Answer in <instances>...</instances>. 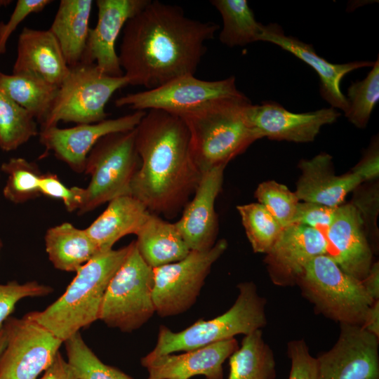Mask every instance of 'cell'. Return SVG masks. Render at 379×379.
<instances>
[{"instance_id": "8992f818", "label": "cell", "mask_w": 379, "mask_h": 379, "mask_svg": "<svg viewBox=\"0 0 379 379\" xmlns=\"http://www.w3.org/2000/svg\"><path fill=\"white\" fill-rule=\"evenodd\" d=\"M296 285L317 312L340 324L361 326L366 312L375 301L361 281L343 272L327 255L314 258Z\"/></svg>"}, {"instance_id": "2e32d148", "label": "cell", "mask_w": 379, "mask_h": 379, "mask_svg": "<svg viewBox=\"0 0 379 379\" xmlns=\"http://www.w3.org/2000/svg\"><path fill=\"white\" fill-rule=\"evenodd\" d=\"M327 244L318 230L306 225L291 224L266 253L264 262L272 283L293 286L306 265L315 257L326 255Z\"/></svg>"}, {"instance_id": "6da1fadb", "label": "cell", "mask_w": 379, "mask_h": 379, "mask_svg": "<svg viewBox=\"0 0 379 379\" xmlns=\"http://www.w3.org/2000/svg\"><path fill=\"white\" fill-rule=\"evenodd\" d=\"M220 26L185 15L182 8L150 1L124 25L118 53L128 85L157 88L194 74L206 42Z\"/></svg>"}, {"instance_id": "52a82bcc", "label": "cell", "mask_w": 379, "mask_h": 379, "mask_svg": "<svg viewBox=\"0 0 379 379\" xmlns=\"http://www.w3.org/2000/svg\"><path fill=\"white\" fill-rule=\"evenodd\" d=\"M135 128L101 138L89 152L84 173L91 175L83 189L78 213L84 214L120 196L131 195V184L140 159L135 146Z\"/></svg>"}, {"instance_id": "d6986e66", "label": "cell", "mask_w": 379, "mask_h": 379, "mask_svg": "<svg viewBox=\"0 0 379 379\" xmlns=\"http://www.w3.org/2000/svg\"><path fill=\"white\" fill-rule=\"evenodd\" d=\"M226 165H220L202 173L194 193L175 223L190 251H205L215 244L218 230L215 201L220 193Z\"/></svg>"}, {"instance_id": "60d3db41", "label": "cell", "mask_w": 379, "mask_h": 379, "mask_svg": "<svg viewBox=\"0 0 379 379\" xmlns=\"http://www.w3.org/2000/svg\"><path fill=\"white\" fill-rule=\"evenodd\" d=\"M378 187L375 185L366 190H359L352 204L359 211L362 219L366 234L372 239H378L377 216L378 213Z\"/></svg>"}, {"instance_id": "4dcf8cb0", "label": "cell", "mask_w": 379, "mask_h": 379, "mask_svg": "<svg viewBox=\"0 0 379 379\" xmlns=\"http://www.w3.org/2000/svg\"><path fill=\"white\" fill-rule=\"evenodd\" d=\"M39 133L34 117L0 91V148L15 150Z\"/></svg>"}, {"instance_id": "277c9868", "label": "cell", "mask_w": 379, "mask_h": 379, "mask_svg": "<svg viewBox=\"0 0 379 379\" xmlns=\"http://www.w3.org/2000/svg\"><path fill=\"white\" fill-rule=\"evenodd\" d=\"M129 249L130 244L100 253L76 272L64 293L55 302L42 311L27 314L64 343L98 319L108 285Z\"/></svg>"}, {"instance_id": "d590c367", "label": "cell", "mask_w": 379, "mask_h": 379, "mask_svg": "<svg viewBox=\"0 0 379 379\" xmlns=\"http://www.w3.org/2000/svg\"><path fill=\"white\" fill-rule=\"evenodd\" d=\"M255 197L283 227L291 225L300 202L295 192L285 185L268 180L258 185Z\"/></svg>"}, {"instance_id": "7c38bea8", "label": "cell", "mask_w": 379, "mask_h": 379, "mask_svg": "<svg viewBox=\"0 0 379 379\" xmlns=\"http://www.w3.org/2000/svg\"><path fill=\"white\" fill-rule=\"evenodd\" d=\"M4 326L8 338L0 357V379H38L63 342L27 314L8 317Z\"/></svg>"}, {"instance_id": "681fc988", "label": "cell", "mask_w": 379, "mask_h": 379, "mask_svg": "<svg viewBox=\"0 0 379 379\" xmlns=\"http://www.w3.org/2000/svg\"><path fill=\"white\" fill-rule=\"evenodd\" d=\"M2 246H3V244H2V241H1V240L0 239V251H1V248H2Z\"/></svg>"}, {"instance_id": "836d02e7", "label": "cell", "mask_w": 379, "mask_h": 379, "mask_svg": "<svg viewBox=\"0 0 379 379\" xmlns=\"http://www.w3.org/2000/svg\"><path fill=\"white\" fill-rule=\"evenodd\" d=\"M67 361L79 379H133L103 363L88 347L80 332L64 341Z\"/></svg>"}, {"instance_id": "ee69618b", "label": "cell", "mask_w": 379, "mask_h": 379, "mask_svg": "<svg viewBox=\"0 0 379 379\" xmlns=\"http://www.w3.org/2000/svg\"><path fill=\"white\" fill-rule=\"evenodd\" d=\"M39 379H79L73 368L60 352Z\"/></svg>"}, {"instance_id": "74e56055", "label": "cell", "mask_w": 379, "mask_h": 379, "mask_svg": "<svg viewBox=\"0 0 379 379\" xmlns=\"http://www.w3.org/2000/svg\"><path fill=\"white\" fill-rule=\"evenodd\" d=\"M287 355L291 362L288 379H319L317 358L311 355L304 339L289 341Z\"/></svg>"}, {"instance_id": "ab89813d", "label": "cell", "mask_w": 379, "mask_h": 379, "mask_svg": "<svg viewBox=\"0 0 379 379\" xmlns=\"http://www.w3.org/2000/svg\"><path fill=\"white\" fill-rule=\"evenodd\" d=\"M338 207L300 201L298 204L291 224L303 225L315 229L321 232L325 238L326 234L334 220Z\"/></svg>"}, {"instance_id": "83f0119b", "label": "cell", "mask_w": 379, "mask_h": 379, "mask_svg": "<svg viewBox=\"0 0 379 379\" xmlns=\"http://www.w3.org/2000/svg\"><path fill=\"white\" fill-rule=\"evenodd\" d=\"M58 88L32 74L0 72V91L27 110L40 125L49 113Z\"/></svg>"}, {"instance_id": "44dd1931", "label": "cell", "mask_w": 379, "mask_h": 379, "mask_svg": "<svg viewBox=\"0 0 379 379\" xmlns=\"http://www.w3.org/2000/svg\"><path fill=\"white\" fill-rule=\"evenodd\" d=\"M260 41L274 44L290 52L309 66L319 75L320 94L331 107L343 110L347 109L346 96L340 90V82L348 73L362 67H371L373 62L354 61L344 64H333L320 57L311 44L298 39L286 36L280 25H263Z\"/></svg>"}, {"instance_id": "cb8c5ba5", "label": "cell", "mask_w": 379, "mask_h": 379, "mask_svg": "<svg viewBox=\"0 0 379 379\" xmlns=\"http://www.w3.org/2000/svg\"><path fill=\"white\" fill-rule=\"evenodd\" d=\"M150 212L131 195L120 196L109 201L105 210L85 229L101 252L112 249L126 235L138 232Z\"/></svg>"}, {"instance_id": "8fae6325", "label": "cell", "mask_w": 379, "mask_h": 379, "mask_svg": "<svg viewBox=\"0 0 379 379\" xmlns=\"http://www.w3.org/2000/svg\"><path fill=\"white\" fill-rule=\"evenodd\" d=\"M244 95L237 88L234 77L206 81L189 74L155 88L121 96L114 104L117 107L127 106L135 111L160 109L181 116L218 99Z\"/></svg>"}, {"instance_id": "30bf717a", "label": "cell", "mask_w": 379, "mask_h": 379, "mask_svg": "<svg viewBox=\"0 0 379 379\" xmlns=\"http://www.w3.org/2000/svg\"><path fill=\"white\" fill-rule=\"evenodd\" d=\"M222 239L205 251H190L183 259L153 268L152 298L157 312L166 317L180 314L196 302L212 265L224 253Z\"/></svg>"}, {"instance_id": "bcb514c9", "label": "cell", "mask_w": 379, "mask_h": 379, "mask_svg": "<svg viewBox=\"0 0 379 379\" xmlns=\"http://www.w3.org/2000/svg\"><path fill=\"white\" fill-rule=\"evenodd\" d=\"M361 326L379 338V300H375L368 308Z\"/></svg>"}, {"instance_id": "e0dca14e", "label": "cell", "mask_w": 379, "mask_h": 379, "mask_svg": "<svg viewBox=\"0 0 379 379\" xmlns=\"http://www.w3.org/2000/svg\"><path fill=\"white\" fill-rule=\"evenodd\" d=\"M149 0H97L98 20L90 29L81 62L94 63L109 77L124 76L115 50L117 39L126 22L140 12Z\"/></svg>"}, {"instance_id": "5bb4252c", "label": "cell", "mask_w": 379, "mask_h": 379, "mask_svg": "<svg viewBox=\"0 0 379 379\" xmlns=\"http://www.w3.org/2000/svg\"><path fill=\"white\" fill-rule=\"evenodd\" d=\"M145 112L135 111L116 119L77 124L71 128H60L57 126L41 129L39 142L45 147L46 153L52 152L74 172L84 173L87 157L101 138L134 129Z\"/></svg>"}, {"instance_id": "b9f144b4", "label": "cell", "mask_w": 379, "mask_h": 379, "mask_svg": "<svg viewBox=\"0 0 379 379\" xmlns=\"http://www.w3.org/2000/svg\"><path fill=\"white\" fill-rule=\"evenodd\" d=\"M51 0H18L15 7L5 23L0 22V55L5 53L6 44L11 34L29 15L42 11Z\"/></svg>"}, {"instance_id": "e575fe53", "label": "cell", "mask_w": 379, "mask_h": 379, "mask_svg": "<svg viewBox=\"0 0 379 379\" xmlns=\"http://www.w3.org/2000/svg\"><path fill=\"white\" fill-rule=\"evenodd\" d=\"M348 121L359 128H366L379 100V60L373 62L365 79L352 82L347 93Z\"/></svg>"}, {"instance_id": "f35d334b", "label": "cell", "mask_w": 379, "mask_h": 379, "mask_svg": "<svg viewBox=\"0 0 379 379\" xmlns=\"http://www.w3.org/2000/svg\"><path fill=\"white\" fill-rule=\"evenodd\" d=\"M83 187H67L57 175L42 173L39 180L41 194L62 201L66 209L72 212L79 209L83 198Z\"/></svg>"}, {"instance_id": "603a6c76", "label": "cell", "mask_w": 379, "mask_h": 379, "mask_svg": "<svg viewBox=\"0 0 379 379\" xmlns=\"http://www.w3.org/2000/svg\"><path fill=\"white\" fill-rule=\"evenodd\" d=\"M69 72L61 48L49 29L23 27L18 36L13 74H28L59 87Z\"/></svg>"}, {"instance_id": "7402d4cb", "label": "cell", "mask_w": 379, "mask_h": 379, "mask_svg": "<svg viewBox=\"0 0 379 379\" xmlns=\"http://www.w3.org/2000/svg\"><path fill=\"white\" fill-rule=\"evenodd\" d=\"M332 159L330 154L320 153L312 159L300 161L298 167L301 175L295 192L300 201L338 207L343 204L348 193L363 182L352 171L336 175Z\"/></svg>"}, {"instance_id": "f546056e", "label": "cell", "mask_w": 379, "mask_h": 379, "mask_svg": "<svg viewBox=\"0 0 379 379\" xmlns=\"http://www.w3.org/2000/svg\"><path fill=\"white\" fill-rule=\"evenodd\" d=\"M211 3L222 19L219 34L222 44L232 48L260 41L263 25L255 20L246 0H213Z\"/></svg>"}, {"instance_id": "ba28073f", "label": "cell", "mask_w": 379, "mask_h": 379, "mask_svg": "<svg viewBox=\"0 0 379 379\" xmlns=\"http://www.w3.org/2000/svg\"><path fill=\"white\" fill-rule=\"evenodd\" d=\"M153 284V268L142 258L133 241L108 285L98 320L122 332L138 329L155 313Z\"/></svg>"}, {"instance_id": "3957f363", "label": "cell", "mask_w": 379, "mask_h": 379, "mask_svg": "<svg viewBox=\"0 0 379 379\" xmlns=\"http://www.w3.org/2000/svg\"><path fill=\"white\" fill-rule=\"evenodd\" d=\"M246 96L224 98L181 116L190 132V152L202 173L226 165L258 138L247 116Z\"/></svg>"}, {"instance_id": "d6a6232c", "label": "cell", "mask_w": 379, "mask_h": 379, "mask_svg": "<svg viewBox=\"0 0 379 379\" xmlns=\"http://www.w3.org/2000/svg\"><path fill=\"white\" fill-rule=\"evenodd\" d=\"M7 175L4 197L14 204H21L41 195L39 180L42 175L38 166L23 158H11L1 164Z\"/></svg>"}, {"instance_id": "8d00e7d4", "label": "cell", "mask_w": 379, "mask_h": 379, "mask_svg": "<svg viewBox=\"0 0 379 379\" xmlns=\"http://www.w3.org/2000/svg\"><path fill=\"white\" fill-rule=\"evenodd\" d=\"M53 288L36 281L19 284L16 281L0 284V328L13 312L16 303L28 297H43L53 292Z\"/></svg>"}, {"instance_id": "5b68a950", "label": "cell", "mask_w": 379, "mask_h": 379, "mask_svg": "<svg viewBox=\"0 0 379 379\" xmlns=\"http://www.w3.org/2000/svg\"><path fill=\"white\" fill-rule=\"evenodd\" d=\"M237 288L239 294L233 305L215 318L200 319L178 332L161 326L156 345L146 357L194 350L239 334L246 335L265 326L267 301L259 294L255 284L246 281L238 284Z\"/></svg>"}, {"instance_id": "7a4b0ae2", "label": "cell", "mask_w": 379, "mask_h": 379, "mask_svg": "<svg viewBox=\"0 0 379 379\" xmlns=\"http://www.w3.org/2000/svg\"><path fill=\"white\" fill-rule=\"evenodd\" d=\"M135 132L140 164L131 195L150 213L173 218L194 194L202 175L191 156L187 126L178 115L149 109Z\"/></svg>"}, {"instance_id": "ffe728a7", "label": "cell", "mask_w": 379, "mask_h": 379, "mask_svg": "<svg viewBox=\"0 0 379 379\" xmlns=\"http://www.w3.org/2000/svg\"><path fill=\"white\" fill-rule=\"evenodd\" d=\"M238 348L232 338L182 354L145 356L140 362L149 373L148 379H190L196 375L223 379L222 364Z\"/></svg>"}, {"instance_id": "4316f807", "label": "cell", "mask_w": 379, "mask_h": 379, "mask_svg": "<svg viewBox=\"0 0 379 379\" xmlns=\"http://www.w3.org/2000/svg\"><path fill=\"white\" fill-rule=\"evenodd\" d=\"M46 251L55 268L77 272L81 267L101 253L85 229L63 222L47 230Z\"/></svg>"}, {"instance_id": "9a60e30c", "label": "cell", "mask_w": 379, "mask_h": 379, "mask_svg": "<svg viewBox=\"0 0 379 379\" xmlns=\"http://www.w3.org/2000/svg\"><path fill=\"white\" fill-rule=\"evenodd\" d=\"M340 114L331 107L294 113L272 101L260 105L251 103L247 109L248 121L258 139L267 138L301 143L313 141L322 126L334 123Z\"/></svg>"}, {"instance_id": "d4e9b609", "label": "cell", "mask_w": 379, "mask_h": 379, "mask_svg": "<svg viewBox=\"0 0 379 379\" xmlns=\"http://www.w3.org/2000/svg\"><path fill=\"white\" fill-rule=\"evenodd\" d=\"M93 1L61 0L48 29L54 35L69 67L81 62L90 31Z\"/></svg>"}, {"instance_id": "7bdbcfd3", "label": "cell", "mask_w": 379, "mask_h": 379, "mask_svg": "<svg viewBox=\"0 0 379 379\" xmlns=\"http://www.w3.org/2000/svg\"><path fill=\"white\" fill-rule=\"evenodd\" d=\"M363 182L375 180L379 175L378 139L374 138L362 159L352 168Z\"/></svg>"}, {"instance_id": "4fadbf2b", "label": "cell", "mask_w": 379, "mask_h": 379, "mask_svg": "<svg viewBox=\"0 0 379 379\" xmlns=\"http://www.w3.org/2000/svg\"><path fill=\"white\" fill-rule=\"evenodd\" d=\"M317 360L319 379H379L378 338L359 325L340 324L336 343Z\"/></svg>"}, {"instance_id": "484cf974", "label": "cell", "mask_w": 379, "mask_h": 379, "mask_svg": "<svg viewBox=\"0 0 379 379\" xmlns=\"http://www.w3.org/2000/svg\"><path fill=\"white\" fill-rule=\"evenodd\" d=\"M135 235L138 251L152 268L179 261L190 252L175 223L152 213Z\"/></svg>"}, {"instance_id": "9c48e42d", "label": "cell", "mask_w": 379, "mask_h": 379, "mask_svg": "<svg viewBox=\"0 0 379 379\" xmlns=\"http://www.w3.org/2000/svg\"><path fill=\"white\" fill-rule=\"evenodd\" d=\"M127 85L124 75L107 76L94 63L80 62L69 67L41 129L57 126L60 121L84 124L105 120L107 102L117 90Z\"/></svg>"}, {"instance_id": "7dc6e473", "label": "cell", "mask_w": 379, "mask_h": 379, "mask_svg": "<svg viewBox=\"0 0 379 379\" xmlns=\"http://www.w3.org/2000/svg\"><path fill=\"white\" fill-rule=\"evenodd\" d=\"M7 338V331L5 326L3 325L0 328V357L6 347Z\"/></svg>"}, {"instance_id": "f6af8a7d", "label": "cell", "mask_w": 379, "mask_h": 379, "mask_svg": "<svg viewBox=\"0 0 379 379\" xmlns=\"http://www.w3.org/2000/svg\"><path fill=\"white\" fill-rule=\"evenodd\" d=\"M361 283L367 293L374 300H379V263L372 264L368 273L361 280Z\"/></svg>"}, {"instance_id": "1f68e13d", "label": "cell", "mask_w": 379, "mask_h": 379, "mask_svg": "<svg viewBox=\"0 0 379 379\" xmlns=\"http://www.w3.org/2000/svg\"><path fill=\"white\" fill-rule=\"evenodd\" d=\"M247 238L255 253H267L284 227L260 203L237 206Z\"/></svg>"}, {"instance_id": "ac0fdd59", "label": "cell", "mask_w": 379, "mask_h": 379, "mask_svg": "<svg viewBox=\"0 0 379 379\" xmlns=\"http://www.w3.org/2000/svg\"><path fill=\"white\" fill-rule=\"evenodd\" d=\"M325 239L326 255L343 272L363 280L373 264V251L360 214L352 203L338 207Z\"/></svg>"}, {"instance_id": "c3c4849f", "label": "cell", "mask_w": 379, "mask_h": 379, "mask_svg": "<svg viewBox=\"0 0 379 379\" xmlns=\"http://www.w3.org/2000/svg\"><path fill=\"white\" fill-rule=\"evenodd\" d=\"M12 2L11 1H0V6L8 5Z\"/></svg>"}, {"instance_id": "f1b7e54d", "label": "cell", "mask_w": 379, "mask_h": 379, "mask_svg": "<svg viewBox=\"0 0 379 379\" xmlns=\"http://www.w3.org/2000/svg\"><path fill=\"white\" fill-rule=\"evenodd\" d=\"M227 379H275L276 362L272 350L261 329L246 335L230 357Z\"/></svg>"}]
</instances>
